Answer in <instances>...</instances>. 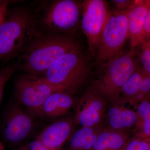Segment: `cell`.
I'll return each instance as SVG.
<instances>
[{
	"label": "cell",
	"instance_id": "cell-2",
	"mask_svg": "<svg viewBox=\"0 0 150 150\" xmlns=\"http://www.w3.org/2000/svg\"><path fill=\"white\" fill-rule=\"evenodd\" d=\"M31 14L26 9H13L0 25V63L21 56L35 33Z\"/></svg>",
	"mask_w": 150,
	"mask_h": 150
},
{
	"label": "cell",
	"instance_id": "cell-3",
	"mask_svg": "<svg viewBox=\"0 0 150 150\" xmlns=\"http://www.w3.org/2000/svg\"><path fill=\"white\" fill-rule=\"evenodd\" d=\"M90 76L88 60L80 49L61 56L41 77L60 89L73 95L83 87Z\"/></svg>",
	"mask_w": 150,
	"mask_h": 150
},
{
	"label": "cell",
	"instance_id": "cell-7",
	"mask_svg": "<svg viewBox=\"0 0 150 150\" xmlns=\"http://www.w3.org/2000/svg\"><path fill=\"white\" fill-rule=\"evenodd\" d=\"M82 3L74 0L54 2L43 18V23L49 33L71 35L79 23Z\"/></svg>",
	"mask_w": 150,
	"mask_h": 150
},
{
	"label": "cell",
	"instance_id": "cell-1",
	"mask_svg": "<svg viewBox=\"0 0 150 150\" xmlns=\"http://www.w3.org/2000/svg\"><path fill=\"white\" fill-rule=\"evenodd\" d=\"M80 49L73 35L36 32L20 56L18 66L25 75L41 77L61 56Z\"/></svg>",
	"mask_w": 150,
	"mask_h": 150
},
{
	"label": "cell",
	"instance_id": "cell-15",
	"mask_svg": "<svg viewBox=\"0 0 150 150\" xmlns=\"http://www.w3.org/2000/svg\"><path fill=\"white\" fill-rule=\"evenodd\" d=\"M125 131L103 129L98 135L91 150H121L129 142Z\"/></svg>",
	"mask_w": 150,
	"mask_h": 150
},
{
	"label": "cell",
	"instance_id": "cell-13",
	"mask_svg": "<svg viewBox=\"0 0 150 150\" xmlns=\"http://www.w3.org/2000/svg\"><path fill=\"white\" fill-rule=\"evenodd\" d=\"M73 96L72 94L63 90L53 93L42 105L38 116L57 118L65 115L74 105Z\"/></svg>",
	"mask_w": 150,
	"mask_h": 150
},
{
	"label": "cell",
	"instance_id": "cell-11",
	"mask_svg": "<svg viewBox=\"0 0 150 150\" xmlns=\"http://www.w3.org/2000/svg\"><path fill=\"white\" fill-rule=\"evenodd\" d=\"M75 126L74 117L58 120L45 127L36 139L50 150H61L72 135Z\"/></svg>",
	"mask_w": 150,
	"mask_h": 150
},
{
	"label": "cell",
	"instance_id": "cell-26",
	"mask_svg": "<svg viewBox=\"0 0 150 150\" xmlns=\"http://www.w3.org/2000/svg\"><path fill=\"white\" fill-rule=\"evenodd\" d=\"M27 148L29 150H50L37 139L30 142Z\"/></svg>",
	"mask_w": 150,
	"mask_h": 150
},
{
	"label": "cell",
	"instance_id": "cell-27",
	"mask_svg": "<svg viewBox=\"0 0 150 150\" xmlns=\"http://www.w3.org/2000/svg\"><path fill=\"white\" fill-rule=\"evenodd\" d=\"M0 150H4V147H3L2 144H0Z\"/></svg>",
	"mask_w": 150,
	"mask_h": 150
},
{
	"label": "cell",
	"instance_id": "cell-9",
	"mask_svg": "<svg viewBox=\"0 0 150 150\" xmlns=\"http://www.w3.org/2000/svg\"><path fill=\"white\" fill-rule=\"evenodd\" d=\"M35 123L32 116L18 104L11 105L3 121V139L10 146H15L27 139L32 134Z\"/></svg>",
	"mask_w": 150,
	"mask_h": 150
},
{
	"label": "cell",
	"instance_id": "cell-23",
	"mask_svg": "<svg viewBox=\"0 0 150 150\" xmlns=\"http://www.w3.org/2000/svg\"><path fill=\"white\" fill-rule=\"evenodd\" d=\"M150 38V8L146 16L142 33L138 41V46Z\"/></svg>",
	"mask_w": 150,
	"mask_h": 150
},
{
	"label": "cell",
	"instance_id": "cell-19",
	"mask_svg": "<svg viewBox=\"0 0 150 150\" xmlns=\"http://www.w3.org/2000/svg\"><path fill=\"white\" fill-rule=\"evenodd\" d=\"M150 100V74L144 69L139 91L134 101L137 107L139 103Z\"/></svg>",
	"mask_w": 150,
	"mask_h": 150
},
{
	"label": "cell",
	"instance_id": "cell-30",
	"mask_svg": "<svg viewBox=\"0 0 150 150\" xmlns=\"http://www.w3.org/2000/svg\"><path fill=\"white\" fill-rule=\"evenodd\" d=\"M125 148H126V147H125V148H124V149H123L121 150H125Z\"/></svg>",
	"mask_w": 150,
	"mask_h": 150
},
{
	"label": "cell",
	"instance_id": "cell-22",
	"mask_svg": "<svg viewBox=\"0 0 150 150\" xmlns=\"http://www.w3.org/2000/svg\"><path fill=\"white\" fill-rule=\"evenodd\" d=\"M125 150H149V140L137 138L128 142Z\"/></svg>",
	"mask_w": 150,
	"mask_h": 150
},
{
	"label": "cell",
	"instance_id": "cell-28",
	"mask_svg": "<svg viewBox=\"0 0 150 150\" xmlns=\"http://www.w3.org/2000/svg\"><path fill=\"white\" fill-rule=\"evenodd\" d=\"M148 140H149V150H150V138L148 139Z\"/></svg>",
	"mask_w": 150,
	"mask_h": 150
},
{
	"label": "cell",
	"instance_id": "cell-20",
	"mask_svg": "<svg viewBox=\"0 0 150 150\" xmlns=\"http://www.w3.org/2000/svg\"><path fill=\"white\" fill-rule=\"evenodd\" d=\"M17 65L10 64L6 65L0 71V103L2 100L6 85L15 72Z\"/></svg>",
	"mask_w": 150,
	"mask_h": 150
},
{
	"label": "cell",
	"instance_id": "cell-8",
	"mask_svg": "<svg viewBox=\"0 0 150 150\" xmlns=\"http://www.w3.org/2000/svg\"><path fill=\"white\" fill-rule=\"evenodd\" d=\"M110 11L104 0H86L82 3V29L86 37L88 50L95 55L97 47Z\"/></svg>",
	"mask_w": 150,
	"mask_h": 150
},
{
	"label": "cell",
	"instance_id": "cell-4",
	"mask_svg": "<svg viewBox=\"0 0 150 150\" xmlns=\"http://www.w3.org/2000/svg\"><path fill=\"white\" fill-rule=\"evenodd\" d=\"M139 64L134 48L121 51L103 64L102 72L89 88L110 103L121 99L122 87Z\"/></svg>",
	"mask_w": 150,
	"mask_h": 150
},
{
	"label": "cell",
	"instance_id": "cell-6",
	"mask_svg": "<svg viewBox=\"0 0 150 150\" xmlns=\"http://www.w3.org/2000/svg\"><path fill=\"white\" fill-rule=\"evenodd\" d=\"M14 89L19 104L27 108L30 112L36 115L51 94L62 90L41 77L28 75H21L17 78Z\"/></svg>",
	"mask_w": 150,
	"mask_h": 150
},
{
	"label": "cell",
	"instance_id": "cell-31",
	"mask_svg": "<svg viewBox=\"0 0 150 150\" xmlns=\"http://www.w3.org/2000/svg\"><path fill=\"white\" fill-rule=\"evenodd\" d=\"M1 144V142H0V144Z\"/></svg>",
	"mask_w": 150,
	"mask_h": 150
},
{
	"label": "cell",
	"instance_id": "cell-16",
	"mask_svg": "<svg viewBox=\"0 0 150 150\" xmlns=\"http://www.w3.org/2000/svg\"><path fill=\"white\" fill-rule=\"evenodd\" d=\"M103 129V126H81L70 137L66 150H91L98 135Z\"/></svg>",
	"mask_w": 150,
	"mask_h": 150
},
{
	"label": "cell",
	"instance_id": "cell-17",
	"mask_svg": "<svg viewBox=\"0 0 150 150\" xmlns=\"http://www.w3.org/2000/svg\"><path fill=\"white\" fill-rule=\"evenodd\" d=\"M138 120L134 128L137 138H150V100L139 103L137 106Z\"/></svg>",
	"mask_w": 150,
	"mask_h": 150
},
{
	"label": "cell",
	"instance_id": "cell-24",
	"mask_svg": "<svg viewBox=\"0 0 150 150\" xmlns=\"http://www.w3.org/2000/svg\"><path fill=\"white\" fill-rule=\"evenodd\" d=\"M9 3V1L0 0V25L5 20L7 16L8 6Z\"/></svg>",
	"mask_w": 150,
	"mask_h": 150
},
{
	"label": "cell",
	"instance_id": "cell-29",
	"mask_svg": "<svg viewBox=\"0 0 150 150\" xmlns=\"http://www.w3.org/2000/svg\"><path fill=\"white\" fill-rule=\"evenodd\" d=\"M18 150H29L28 149V148L27 149H19Z\"/></svg>",
	"mask_w": 150,
	"mask_h": 150
},
{
	"label": "cell",
	"instance_id": "cell-25",
	"mask_svg": "<svg viewBox=\"0 0 150 150\" xmlns=\"http://www.w3.org/2000/svg\"><path fill=\"white\" fill-rule=\"evenodd\" d=\"M132 1L131 0H112L110 1L114 5L117 10L122 11L128 10Z\"/></svg>",
	"mask_w": 150,
	"mask_h": 150
},
{
	"label": "cell",
	"instance_id": "cell-5",
	"mask_svg": "<svg viewBox=\"0 0 150 150\" xmlns=\"http://www.w3.org/2000/svg\"><path fill=\"white\" fill-rule=\"evenodd\" d=\"M128 15V10L110 11L96 51L98 64H103L122 51L129 38Z\"/></svg>",
	"mask_w": 150,
	"mask_h": 150
},
{
	"label": "cell",
	"instance_id": "cell-18",
	"mask_svg": "<svg viewBox=\"0 0 150 150\" xmlns=\"http://www.w3.org/2000/svg\"><path fill=\"white\" fill-rule=\"evenodd\" d=\"M143 67L138 64L129 79L124 84L121 90V99L134 106V101L139 91L143 74Z\"/></svg>",
	"mask_w": 150,
	"mask_h": 150
},
{
	"label": "cell",
	"instance_id": "cell-10",
	"mask_svg": "<svg viewBox=\"0 0 150 150\" xmlns=\"http://www.w3.org/2000/svg\"><path fill=\"white\" fill-rule=\"evenodd\" d=\"M109 103L88 88L81 97L74 116L76 125L85 127L103 126Z\"/></svg>",
	"mask_w": 150,
	"mask_h": 150
},
{
	"label": "cell",
	"instance_id": "cell-21",
	"mask_svg": "<svg viewBox=\"0 0 150 150\" xmlns=\"http://www.w3.org/2000/svg\"><path fill=\"white\" fill-rule=\"evenodd\" d=\"M141 51L139 60L141 66L150 74V38L140 45Z\"/></svg>",
	"mask_w": 150,
	"mask_h": 150
},
{
	"label": "cell",
	"instance_id": "cell-14",
	"mask_svg": "<svg viewBox=\"0 0 150 150\" xmlns=\"http://www.w3.org/2000/svg\"><path fill=\"white\" fill-rule=\"evenodd\" d=\"M150 8V0H134L128 8V27L132 48L138 46V41Z\"/></svg>",
	"mask_w": 150,
	"mask_h": 150
},
{
	"label": "cell",
	"instance_id": "cell-12",
	"mask_svg": "<svg viewBox=\"0 0 150 150\" xmlns=\"http://www.w3.org/2000/svg\"><path fill=\"white\" fill-rule=\"evenodd\" d=\"M123 103L121 98L108 104L105 119L107 121L108 129L125 131L135 128L138 120L137 111L125 107Z\"/></svg>",
	"mask_w": 150,
	"mask_h": 150
}]
</instances>
